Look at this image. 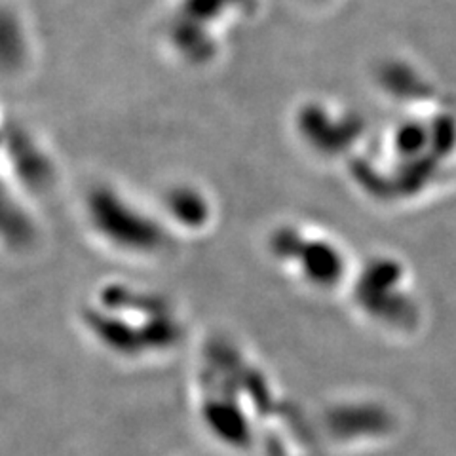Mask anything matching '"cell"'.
<instances>
[{
  "instance_id": "2",
  "label": "cell",
  "mask_w": 456,
  "mask_h": 456,
  "mask_svg": "<svg viewBox=\"0 0 456 456\" xmlns=\"http://www.w3.org/2000/svg\"><path fill=\"white\" fill-rule=\"evenodd\" d=\"M268 256L285 278L312 295L346 291L355 265L346 246L322 226L288 221L266 240Z\"/></svg>"
},
{
  "instance_id": "4",
  "label": "cell",
  "mask_w": 456,
  "mask_h": 456,
  "mask_svg": "<svg viewBox=\"0 0 456 456\" xmlns=\"http://www.w3.org/2000/svg\"><path fill=\"white\" fill-rule=\"evenodd\" d=\"M171 234L184 232L198 236L216 224V206L213 198L191 184H181L162 194L156 208Z\"/></svg>"
},
{
  "instance_id": "3",
  "label": "cell",
  "mask_w": 456,
  "mask_h": 456,
  "mask_svg": "<svg viewBox=\"0 0 456 456\" xmlns=\"http://www.w3.org/2000/svg\"><path fill=\"white\" fill-rule=\"evenodd\" d=\"M82 221L99 246L134 261L162 259L175 238L159 211L110 187L84 196Z\"/></svg>"
},
{
  "instance_id": "1",
  "label": "cell",
  "mask_w": 456,
  "mask_h": 456,
  "mask_svg": "<svg viewBox=\"0 0 456 456\" xmlns=\"http://www.w3.org/2000/svg\"><path fill=\"white\" fill-rule=\"evenodd\" d=\"M80 323L88 337L124 363H152L177 352L187 333L181 308L151 288L105 281L84 298Z\"/></svg>"
}]
</instances>
